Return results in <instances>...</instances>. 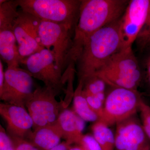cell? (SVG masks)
I'll return each instance as SVG.
<instances>
[{
    "instance_id": "obj_18",
    "label": "cell",
    "mask_w": 150,
    "mask_h": 150,
    "mask_svg": "<svg viewBox=\"0 0 150 150\" xmlns=\"http://www.w3.org/2000/svg\"><path fill=\"white\" fill-rule=\"evenodd\" d=\"M91 129L93 135L102 150H115V134L109 126L98 121L93 123Z\"/></svg>"
},
{
    "instance_id": "obj_8",
    "label": "cell",
    "mask_w": 150,
    "mask_h": 150,
    "mask_svg": "<svg viewBox=\"0 0 150 150\" xmlns=\"http://www.w3.org/2000/svg\"><path fill=\"white\" fill-rule=\"evenodd\" d=\"M33 78L43 82L44 86L59 95L64 90L66 81L58 69L51 51L46 48L20 62Z\"/></svg>"
},
{
    "instance_id": "obj_29",
    "label": "cell",
    "mask_w": 150,
    "mask_h": 150,
    "mask_svg": "<svg viewBox=\"0 0 150 150\" xmlns=\"http://www.w3.org/2000/svg\"><path fill=\"white\" fill-rule=\"evenodd\" d=\"M69 150H86L79 145L75 144L70 146Z\"/></svg>"
},
{
    "instance_id": "obj_19",
    "label": "cell",
    "mask_w": 150,
    "mask_h": 150,
    "mask_svg": "<svg viewBox=\"0 0 150 150\" xmlns=\"http://www.w3.org/2000/svg\"><path fill=\"white\" fill-rule=\"evenodd\" d=\"M141 55L139 59L142 70V81L146 88V95L150 97V44L140 48Z\"/></svg>"
},
{
    "instance_id": "obj_25",
    "label": "cell",
    "mask_w": 150,
    "mask_h": 150,
    "mask_svg": "<svg viewBox=\"0 0 150 150\" xmlns=\"http://www.w3.org/2000/svg\"><path fill=\"white\" fill-rule=\"evenodd\" d=\"M150 35V3L148 9L144 27L142 28V31L140 32L139 37L137 40L138 41H141L144 39L146 38Z\"/></svg>"
},
{
    "instance_id": "obj_4",
    "label": "cell",
    "mask_w": 150,
    "mask_h": 150,
    "mask_svg": "<svg viewBox=\"0 0 150 150\" xmlns=\"http://www.w3.org/2000/svg\"><path fill=\"white\" fill-rule=\"evenodd\" d=\"M82 0H17L23 11L45 21L75 29Z\"/></svg>"
},
{
    "instance_id": "obj_14",
    "label": "cell",
    "mask_w": 150,
    "mask_h": 150,
    "mask_svg": "<svg viewBox=\"0 0 150 150\" xmlns=\"http://www.w3.org/2000/svg\"><path fill=\"white\" fill-rule=\"evenodd\" d=\"M0 114L6 123L9 135L25 139L32 131L33 121L25 107L2 102Z\"/></svg>"
},
{
    "instance_id": "obj_16",
    "label": "cell",
    "mask_w": 150,
    "mask_h": 150,
    "mask_svg": "<svg viewBox=\"0 0 150 150\" xmlns=\"http://www.w3.org/2000/svg\"><path fill=\"white\" fill-rule=\"evenodd\" d=\"M62 132L56 122L31 131L25 139L41 150H50L61 143Z\"/></svg>"
},
{
    "instance_id": "obj_23",
    "label": "cell",
    "mask_w": 150,
    "mask_h": 150,
    "mask_svg": "<svg viewBox=\"0 0 150 150\" xmlns=\"http://www.w3.org/2000/svg\"><path fill=\"white\" fill-rule=\"evenodd\" d=\"M0 150H16L10 137L1 125H0Z\"/></svg>"
},
{
    "instance_id": "obj_15",
    "label": "cell",
    "mask_w": 150,
    "mask_h": 150,
    "mask_svg": "<svg viewBox=\"0 0 150 150\" xmlns=\"http://www.w3.org/2000/svg\"><path fill=\"white\" fill-rule=\"evenodd\" d=\"M85 122L74 110L65 108L60 113L56 123L63 139L71 145L76 144L83 135Z\"/></svg>"
},
{
    "instance_id": "obj_17",
    "label": "cell",
    "mask_w": 150,
    "mask_h": 150,
    "mask_svg": "<svg viewBox=\"0 0 150 150\" xmlns=\"http://www.w3.org/2000/svg\"><path fill=\"white\" fill-rule=\"evenodd\" d=\"M83 83L79 81L77 86L74 92V110L85 121L96 122L99 120L97 114L89 105L83 90Z\"/></svg>"
},
{
    "instance_id": "obj_21",
    "label": "cell",
    "mask_w": 150,
    "mask_h": 150,
    "mask_svg": "<svg viewBox=\"0 0 150 150\" xmlns=\"http://www.w3.org/2000/svg\"><path fill=\"white\" fill-rule=\"evenodd\" d=\"M76 145H79L86 150H102L93 135L89 134H83Z\"/></svg>"
},
{
    "instance_id": "obj_3",
    "label": "cell",
    "mask_w": 150,
    "mask_h": 150,
    "mask_svg": "<svg viewBox=\"0 0 150 150\" xmlns=\"http://www.w3.org/2000/svg\"><path fill=\"white\" fill-rule=\"evenodd\" d=\"M93 75L99 77L111 88L138 91L142 83V70L132 47L115 53Z\"/></svg>"
},
{
    "instance_id": "obj_10",
    "label": "cell",
    "mask_w": 150,
    "mask_h": 150,
    "mask_svg": "<svg viewBox=\"0 0 150 150\" xmlns=\"http://www.w3.org/2000/svg\"><path fill=\"white\" fill-rule=\"evenodd\" d=\"M18 14L17 6L13 3H6L0 6V55L8 67H20L18 47L13 30Z\"/></svg>"
},
{
    "instance_id": "obj_13",
    "label": "cell",
    "mask_w": 150,
    "mask_h": 150,
    "mask_svg": "<svg viewBox=\"0 0 150 150\" xmlns=\"http://www.w3.org/2000/svg\"><path fill=\"white\" fill-rule=\"evenodd\" d=\"M115 150H150V140L135 115L117 123Z\"/></svg>"
},
{
    "instance_id": "obj_12",
    "label": "cell",
    "mask_w": 150,
    "mask_h": 150,
    "mask_svg": "<svg viewBox=\"0 0 150 150\" xmlns=\"http://www.w3.org/2000/svg\"><path fill=\"white\" fill-rule=\"evenodd\" d=\"M149 0H131L120 20L122 49L132 47L144 27Z\"/></svg>"
},
{
    "instance_id": "obj_11",
    "label": "cell",
    "mask_w": 150,
    "mask_h": 150,
    "mask_svg": "<svg viewBox=\"0 0 150 150\" xmlns=\"http://www.w3.org/2000/svg\"><path fill=\"white\" fill-rule=\"evenodd\" d=\"M41 20L28 13L19 10L13 30L17 43L20 62L44 49L39 35Z\"/></svg>"
},
{
    "instance_id": "obj_2",
    "label": "cell",
    "mask_w": 150,
    "mask_h": 150,
    "mask_svg": "<svg viewBox=\"0 0 150 150\" xmlns=\"http://www.w3.org/2000/svg\"><path fill=\"white\" fill-rule=\"evenodd\" d=\"M120 19L98 30L86 41L76 64L79 81L94 74L122 49Z\"/></svg>"
},
{
    "instance_id": "obj_9",
    "label": "cell",
    "mask_w": 150,
    "mask_h": 150,
    "mask_svg": "<svg viewBox=\"0 0 150 150\" xmlns=\"http://www.w3.org/2000/svg\"><path fill=\"white\" fill-rule=\"evenodd\" d=\"M34 91L33 79L27 71L20 67L6 69L4 86L0 90L3 102L25 107Z\"/></svg>"
},
{
    "instance_id": "obj_22",
    "label": "cell",
    "mask_w": 150,
    "mask_h": 150,
    "mask_svg": "<svg viewBox=\"0 0 150 150\" xmlns=\"http://www.w3.org/2000/svg\"><path fill=\"white\" fill-rule=\"evenodd\" d=\"M8 135L16 150H41L25 139Z\"/></svg>"
},
{
    "instance_id": "obj_20",
    "label": "cell",
    "mask_w": 150,
    "mask_h": 150,
    "mask_svg": "<svg viewBox=\"0 0 150 150\" xmlns=\"http://www.w3.org/2000/svg\"><path fill=\"white\" fill-rule=\"evenodd\" d=\"M89 105L99 117L102 114L106 95L105 93L96 95L84 94Z\"/></svg>"
},
{
    "instance_id": "obj_7",
    "label": "cell",
    "mask_w": 150,
    "mask_h": 150,
    "mask_svg": "<svg viewBox=\"0 0 150 150\" xmlns=\"http://www.w3.org/2000/svg\"><path fill=\"white\" fill-rule=\"evenodd\" d=\"M57 93L44 86L38 87L25 104L33 122V130L54 124L65 108L56 99Z\"/></svg>"
},
{
    "instance_id": "obj_24",
    "label": "cell",
    "mask_w": 150,
    "mask_h": 150,
    "mask_svg": "<svg viewBox=\"0 0 150 150\" xmlns=\"http://www.w3.org/2000/svg\"><path fill=\"white\" fill-rule=\"evenodd\" d=\"M142 121L146 122L150 126V106L142 99L140 101L139 110Z\"/></svg>"
},
{
    "instance_id": "obj_5",
    "label": "cell",
    "mask_w": 150,
    "mask_h": 150,
    "mask_svg": "<svg viewBox=\"0 0 150 150\" xmlns=\"http://www.w3.org/2000/svg\"><path fill=\"white\" fill-rule=\"evenodd\" d=\"M75 29L65 25L41 20L39 35L44 48L50 51L56 67L64 74L69 67Z\"/></svg>"
},
{
    "instance_id": "obj_6",
    "label": "cell",
    "mask_w": 150,
    "mask_h": 150,
    "mask_svg": "<svg viewBox=\"0 0 150 150\" xmlns=\"http://www.w3.org/2000/svg\"><path fill=\"white\" fill-rule=\"evenodd\" d=\"M142 99L139 91L112 88L106 95L98 121L110 127L133 117L139 110Z\"/></svg>"
},
{
    "instance_id": "obj_1",
    "label": "cell",
    "mask_w": 150,
    "mask_h": 150,
    "mask_svg": "<svg viewBox=\"0 0 150 150\" xmlns=\"http://www.w3.org/2000/svg\"><path fill=\"white\" fill-rule=\"evenodd\" d=\"M129 2L128 0H82L70 54L69 66L76 65L83 46L91 35L121 18Z\"/></svg>"
},
{
    "instance_id": "obj_27",
    "label": "cell",
    "mask_w": 150,
    "mask_h": 150,
    "mask_svg": "<svg viewBox=\"0 0 150 150\" xmlns=\"http://www.w3.org/2000/svg\"><path fill=\"white\" fill-rule=\"evenodd\" d=\"M5 80V71L1 59L0 60V90L3 88Z\"/></svg>"
},
{
    "instance_id": "obj_26",
    "label": "cell",
    "mask_w": 150,
    "mask_h": 150,
    "mask_svg": "<svg viewBox=\"0 0 150 150\" xmlns=\"http://www.w3.org/2000/svg\"><path fill=\"white\" fill-rule=\"evenodd\" d=\"M71 145L66 141H64L50 150H69Z\"/></svg>"
},
{
    "instance_id": "obj_28",
    "label": "cell",
    "mask_w": 150,
    "mask_h": 150,
    "mask_svg": "<svg viewBox=\"0 0 150 150\" xmlns=\"http://www.w3.org/2000/svg\"><path fill=\"white\" fill-rule=\"evenodd\" d=\"M138 43L139 44L140 48L144 47V46H146V45L150 44V35L144 40L139 41Z\"/></svg>"
}]
</instances>
